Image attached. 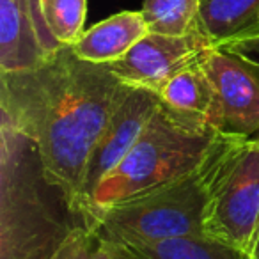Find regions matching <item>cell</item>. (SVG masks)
I'll list each match as a JSON object with an SVG mask.
<instances>
[{"label":"cell","instance_id":"obj_1","mask_svg":"<svg viewBox=\"0 0 259 259\" xmlns=\"http://www.w3.org/2000/svg\"><path fill=\"white\" fill-rule=\"evenodd\" d=\"M130 91L110 66L82 61L71 47H61L36 68L0 71V122L36 144L47 178L82 219L87 162Z\"/></svg>","mask_w":259,"mask_h":259},{"label":"cell","instance_id":"obj_2","mask_svg":"<svg viewBox=\"0 0 259 259\" xmlns=\"http://www.w3.org/2000/svg\"><path fill=\"white\" fill-rule=\"evenodd\" d=\"M80 224L66 194L47 178L36 144L0 122V259H52Z\"/></svg>","mask_w":259,"mask_h":259},{"label":"cell","instance_id":"obj_3","mask_svg":"<svg viewBox=\"0 0 259 259\" xmlns=\"http://www.w3.org/2000/svg\"><path fill=\"white\" fill-rule=\"evenodd\" d=\"M240 137L219 135L190 170L141 195L103 209L93 227L110 243L146 245L204 236L209 202Z\"/></svg>","mask_w":259,"mask_h":259},{"label":"cell","instance_id":"obj_4","mask_svg":"<svg viewBox=\"0 0 259 259\" xmlns=\"http://www.w3.org/2000/svg\"><path fill=\"white\" fill-rule=\"evenodd\" d=\"M219 135L192 128L160 105L134 148L96 188L85 224L93 227L94 219L103 209L190 170L204 158Z\"/></svg>","mask_w":259,"mask_h":259},{"label":"cell","instance_id":"obj_5","mask_svg":"<svg viewBox=\"0 0 259 259\" xmlns=\"http://www.w3.org/2000/svg\"><path fill=\"white\" fill-rule=\"evenodd\" d=\"M204 236L252 257L259 236V139H240L209 202Z\"/></svg>","mask_w":259,"mask_h":259},{"label":"cell","instance_id":"obj_6","mask_svg":"<svg viewBox=\"0 0 259 259\" xmlns=\"http://www.w3.org/2000/svg\"><path fill=\"white\" fill-rule=\"evenodd\" d=\"M199 64L215 91L213 130L220 135H259V66L224 47H211Z\"/></svg>","mask_w":259,"mask_h":259},{"label":"cell","instance_id":"obj_7","mask_svg":"<svg viewBox=\"0 0 259 259\" xmlns=\"http://www.w3.org/2000/svg\"><path fill=\"white\" fill-rule=\"evenodd\" d=\"M160 105L162 103L156 93L144 87H132L130 94L114 112L94 146L83 172L80 190V211L83 220L96 188L134 148L153 115L160 110Z\"/></svg>","mask_w":259,"mask_h":259},{"label":"cell","instance_id":"obj_8","mask_svg":"<svg viewBox=\"0 0 259 259\" xmlns=\"http://www.w3.org/2000/svg\"><path fill=\"white\" fill-rule=\"evenodd\" d=\"M211 47L215 45L202 30L187 36L149 32L121 61L108 66L121 82L158 93L167 80L195 64Z\"/></svg>","mask_w":259,"mask_h":259},{"label":"cell","instance_id":"obj_9","mask_svg":"<svg viewBox=\"0 0 259 259\" xmlns=\"http://www.w3.org/2000/svg\"><path fill=\"white\" fill-rule=\"evenodd\" d=\"M148 34L142 11H121L83 30L78 41L71 45V50L85 62L114 64Z\"/></svg>","mask_w":259,"mask_h":259},{"label":"cell","instance_id":"obj_10","mask_svg":"<svg viewBox=\"0 0 259 259\" xmlns=\"http://www.w3.org/2000/svg\"><path fill=\"white\" fill-rule=\"evenodd\" d=\"M199 61L167 80L156 94L162 107L174 117L192 128L217 134L213 130L215 91Z\"/></svg>","mask_w":259,"mask_h":259},{"label":"cell","instance_id":"obj_11","mask_svg":"<svg viewBox=\"0 0 259 259\" xmlns=\"http://www.w3.org/2000/svg\"><path fill=\"white\" fill-rule=\"evenodd\" d=\"M47 57L25 0H0V71L36 68Z\"/></svg>","mask_w":259,"mask_h":259},{"label":"cell","instance_id":"obj_12","mask_svg":"<svg viewBox=\"0 0 259 259\" xmlns=\"http://www.w3.org/2000/svg\"><path fill=\"white\" fill-rule=\"evenodd\" d=\"M110 245L117 259H252L245 252L208 236L172 238L146 245Z\"/></svg>","mask_w":259,"mask_h":259},{"label":"cell","instance_id":"obj_13","mask_svg":"<svg viewBox=\"0 0 259 259\" xmlns=\"http://www.w3.org/2000/svg\"><path fill=\"white\" fill-rule=\"evenodd\" d=\"M259 23V0H201V30L215 47L252 34Z\"/></svg>","mask_w":259,"mask_h":259},{"label":"cell","instance_id":"obj_14","mask_svg":"<svg viewBox=\"0 0 259 259\" xmlns=\"http://www.w3.org/2000/svg\"><path fill=\"white\" fill-rule=\"evenodd\" d=\"M149 32L187 36L201 30V0H142Z\"/></svg>","mask_w":259,"mask_h":259},{"label":"cell","instance_id":"obj_15","mask_svg":"<svg viewBox=\"0 0 259 259\" xmlns=\"http://www.w3.org/2000/svg\"><path fill=\"white\" fill-rule=\"evenodd\" d=\"M43 16L57 43L71 47L83 34L87 0H43Z\"/></svg>","mask_w":259,"mask_h":259},{"label":"cell","instance_id":"obj_16","mask_svg":"<svg viewBox=\"0 0 259 259\" xmlns=\"http://www.w3.org/2000/svg\"><path fill=\"white\" fill-rule=\"evenodd\" d=\"M52 259H117L112 245L85 224L73 227L61 241Z\"/></svg>","mask_w":259,"mask_h":259},{"label":"cell","instance_id":"obj_17","mask_svg":"<svg viewBox=\"0 0 259 259\" xmlns=\"http://www.w3.org/2000/svg\"><path fill=\"white\" fill-rule=\"evenodd\" d=\"M27 2V8L30 11V16H32V22L34 27H36V32L37 37L41 41V47L43 50L47 52V55H52L61 48V45L57 43L52 32L48 30L47 22H45V16H43V0H25Z\"/></svg>","mask_w":259,"mask_h":259},{"label":"cell","instance_id":"obj_18","mask_svg":"<svg viewBox=\"0 0 259 259\" xmlns=\"http://www.w3.org/2000/svg\"><path fill=\"white\" fill-rule=\"evenodd\" d=\"M220 47L227 48L233 54L241 55L243 59L250 61L252 64L259 66V32L236 37V39L227 41L226 45H220Z\"/></svg>","mask_w":259,"mask_h":259},{"label":"cell","instance_id":"obj_19","mask_svg":"<svg viewBox=\"0 0 259 259\" xmlns=\"http://www.w3.org/2000/svg\"><path fill=\"white\" fill-rule=\"evenodd\" d=\"M252 259H259V236H257V243H255L254 252H252Z\"/></svg>","mask_w":259,"mask_h":259},{"label":"cell","instance_id":"obj_20","mask_svg":"<svg viewBox=\"0 0 259 259\" xmlns=\"http://www.w3.org/2000/svg\"><path fill=\"white\" fill-rule=\"evenodd\" d=\"M254 32H259V23H257V29H255ZM254 32H252V34H254Z\"/></svg>","mask_w":259,"mask_h":259},{"label":"cell","instance_id":"obj_21","mask_svg":"<svg viewBox=\"0 0 259 259\" xmlns=\"http://www.w3.org/2000/svg\"><path fill=\"white\" fill-rule=\"evenodd\" d=\"M254 139H259V135H257V137H254Z\"/></svg>","mask_w":259,"mask_h":259}]
</instances>
